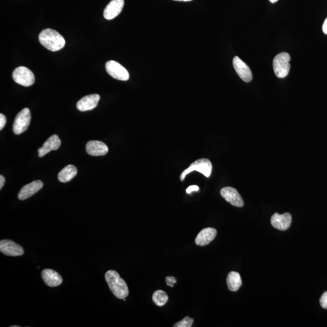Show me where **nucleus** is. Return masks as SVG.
I'll use <instances>...</instances> for the list:
<instances>
[{
  "label": "nucleus",
  "instance_id": "6",
  "mask_svg": "<svg viewBox=\"0 0 327 327\" xmlns=\"http://www.w3.org/2000/svg\"><path fill=\"white\" fill-rule=\"evenodd\" d=\"M12 78L16 83L24 87L32 86L35 82L33 72L24 66L16 68L13 72Z\"/></svg>",
  "mask_w": 327,
  "mask_h": 327
},
{
  "label": "nucleus",
  "instance_id": "9",
  "mask_svg": "<svg viewBox=\"0 0 327 327\" xmlns=\"http://www.w3.org/2000/svg\"><path fill=\"white\" fill-rule=\"evenodd\" d=\"M0 251L9 256H22L24 253L23 247L10 240L4 239L0 241Z\"/></svg>",
  "mask_w": 327,
  "mask_h": 327
},
{
  "label": "nucleus",
  "instance_id": "31",
  "mask_svg": "<svg viewBox=\"0 0 327 327\" xmlns=\"http://www.w3.org/2000/svg\"><path fill=\"white\" fill-rule=\"evenodd\" d=\"M11 327H19V326H11Z\"/></svg>",
  "mask_w": 327,
  "mask_h": 327
},
{
  "label": "nucleus",
  "instance_id": "2",
  "mask_svg": "<svg viewBox=\"0 0 327 327\" xmlns=\"http://www.w3.org/2000/svg\"><path fill=\"white\" fill-rule=\"evenodd\" d=\"M39 41L42 45L52 52L63 49L66 44L63 36L52 29L42 30L39 35Z\"/></svg>",
  "mask_w": 327,
  "mask_h": 327
},
{
  "label": "nucleus",
  "instance_id": "24",
  "mask_svg": "<svg viewBox=\"0 0 327 327\" xmlns=\"http://www.w3.org/2000/svg\"><path fill=\"white\" fill-rule=\"evenodd\" d=\"M166 282L167 286L171 287H174V284L177 283V279L173 276H167L166 278Z\"/></svg>",
  "mask_w": 327,
  "mask_h": 327
},
{
  "label": "nucleus",
  "instance_id": "15",
  "mask_svg": "<svg viewBox=\"0 0 327 327\" xmlns=\"http://www.w3.org/2000/svg\"><path fill=\"white\" fill-rule=\"evenodd\" d=\"M86 152L91 156H104L108 153L109 149L104 142L100 141H90L86 144Z\"/></svg>",
  "mask_w": 327,
  "mask_h": 327
},
{
  "label": "nucleus",
  "instance_id": "25",
  "mask_svg": "<svg viewBox=\"0 0 327 327\" xmlns=\"http://www.w3.org/2000/svg\"><path fill=\"white\" fill-rule=\"evenodd\" d=\"M6 118L3 114H0V130H2L4 128L6 123Z\"/></svg>",
  "mask_w": 327,
  "mask_h": 327
},
{
  "label": "nucleus",
  "instance_id": "22",
  "mask_svg": "<svg viewBox=\"0 0 327 327\" xmlns=\"http://www.w3.org/2000/svg\"><path fill=\"white\" fill-rule=\"evenodd\" d=\"M194 322V320L193 318L186 317L178 322L176 323L173 327H191Z\"/></svg>",
  "mask_w": 327,
  "mask_h": 327
},
{
  "label": "nucleus",
  "instance_id": "1",
  "mask_svg": "<svg viewBox=\"0 0 327 327\" xmlns=\"http://www.w3.org/2000/svg\"><path fill=\"white\" fill-rule=\"evenodd\" d=\"M105 279L109 289L114 296L119 300H124L128 295V289L126 282L120 277L118 272L114 270H109L106 272Z\"/></svg>",
  "mask_w": 327,
  "mask_h": 327
},
{
  "label": "nucleus",
  "instance_id": "20",
  "mask_svg": "<svg viewBox=\"0 0 327 327\" xmlns=\"http://www.w3.org/2000/svg\"><path fill=\"white\" fill-rule=\"evenodd\" d=\"M227 284L228 289L231 292H236L242 285V280L239 273L231 272L228 273L227 278Z\"/></svg>",
  "mask_w": 327,
  "mask_h": 327
},
{
  "label": "nucleus",
  "instance_id": "19",
  "mask_svg": "<svg viewBox=\"0 0 327 327\" xmlns=\"http://www.w3.org/2000/svg\"><path fill=\"white\" fill-rule=\"evenodd\" d=\"M77 174V169L73 165H68L58 173V180L61 183H68Z\"/></svg>",
  "mask_w": 327,
  "mask_h": 327
},
{
  "label": "nucleus",
  "instance_id": "10",
  "mask_svg": "<svg viewBox=\"0 0 327 327\" xmlns=\"http://www.w3.org/2000/svg\"><path fill=\"white\" fill-rule=\"evenodd\" d=\"M233 65L237 75L244 82L249 83L252 80V73L249 67L237 56L233 58Z\"/></svg>",
  "mask_w": 327,
  "mask_h": 327
},
{
  "label": "nucleus",
  "instance_id": "4",
  "mask_svg": "<svg viewBox=\"0 0 327 327\" xmlns=\"http://www.w3.org/2000/svg\"><path fill=\"white\" fill-rule=\"evenodd\" d=\"M194 171L202 173L207 178L210 177L212 171V164L211 161L207 158L200 159L195 161L191 164L188 168L182 172L180 176V180L183 181L186 175Z\"/></svg>",
  "mask_w": 327,
  "mask_h": 327
},
{
  "label": "nucleus",
  "instance_id": "30",
  "mask_svg": "<svg viewBox=\"0 0 327 327\" xmlns=\"http://www.w3.org/2000/svg\"><path fill=\"white\" fill-rule=\"evenodd\" d=\"M269 1L272 2V3H275L278 1V0H269Z\"/></svg>",
  "mask_w": 327,
  "mask_h": 327
},
{
  "label": "nucleus",
  "instance_id": "16",
  "mask_svg": "<svg viewBox=\"0 0 327 327\" xmlns=\"http://www.w3.org/2000/svg\"><path fill=\"white\" fill-rule=\"evenodd\" d=\"M41 277L47 286L50 287L59 286L63 282V278L60 274L52 269L43 270Z\"/></svg>",
  "mask_w": 327,
  "mask_h": 327
},
{
  "label": "nucleus",
  "instance_id": "3",
  "mask_svg": "<svg viewBox=\"0 0 327 327\" xmlns=\"http://www.w3.org/2000/svg\"><path fill=\"white\" fill-rule=\"evenodd\" d=\"M290 60V55L286 52H282L276 56L273 61V67L276 77L284 78L289 75Z\"/></svg>",
  "mask_w": 327,
  "mask_h": 327
},
{
  "label": "nucleus",
  "instance_id": "7",
  "mask_svg": "<svg viewBox=\"0 0 327 327\" xmlns=\"http://www.w3.org/2000/svg\"><path fill=\"white\" fill-rule=\"evenodd\" d=\"M106 71L111 77L120 81H127L130 75L127 69L115 61L110 60L106 64Z\"/></svg>",
  "mask_w": 327,
  "mask_h": 327
},
{
  "label": "nucleus",
  "instance_id": "11",
  "mask_svg": "<svg viewBox=\"0 0 327 327\" xmlns=\"http://www.w3.org/2000/svg\"><path fill=\"white\" fill-rule=\"evenodd\" d=\"M292 217L289 213L282 215L275 213L271 218V223L273 227L279 230L285 231L290 227L292 223Z\"/></svg>",
  "mask_w": 327,
  "mask_h": 327
},
{
  "label": "nucleus",
  "instance_id": "28",
  "mask_svg": "<svg viewBox=\"0 0 327 327\" xmlns=\"http://www.w3.org/2000/svg\"><path fill=\"white\" fill-rule=\"evenodd\" d=\"M323 32L325 33V34L327 35V18H326V20L324 21V23L323 26Z\"/></svg>",
  "mask_w": 327,
  "mask_h": 327
},
{
  "label": "nucleus",
  "instance_id": "26",
  "mask_svg": "<svg viewBox=\"0 0 327 327\" xmlns=\"http://www.w3.org/2000/svg\"><path fill=\"white\" fill-rule=\"evenodd\" d=\"M199 187L197 186H189L186 190V192L188 194H191L193 192H197L199 191Z\"/></svg>",
  "mask_w": 327,
  "mask_h": 327
},
{
  "label": "nucleus",
  "instance_id": "21",
  "mask_svg": "<svg viewBox=\"0 0 327 327\" xmlns=\"http://www.w3.org/2000/svg\"><path fill=\"white\" fill-rule=\"evenodd\" d=\"M152 300L156 306L162 307L164 306L169 300L168 295L163 290H156L153 293Z\"/></svg>",
  "mask_w": 327,
  "mask_h": 327
},
{
  "label": "nucleus",
  "instance_id": "14",
  "mask_svg": "<svg viewBox=\"0 0 327 327\" xmlns=\"http://www.w3.org/2000/svg\"><path fill=\"white\" fill-rule=\"evenodd\" d=\"M124 5V0H112L109 2L104 10L105 18L110 20L116 17L121 12Z\"/></svg>",
  "mask_w": 327,
  "mask_h": 327
},
{
  "label": "nucleus",
  "instance_id": "18",
  "mask_svg": "<svg viewBox=\"0 0 327 327\" xmlns=\"http://www.w3.org/2000/svg\"><path fill=\"white\" fill-rule=\"evenodd\" d=\"M61 144L60 139L57 135L50 136L44 142L43 147L38 149V156L40 157H43L44 156H45L51 151L58 150L59 149Z\"/></svg>",
  "mask_w": 327,
  "mask_h": 327
},
{
  "label": "nucleus",
  "instance_id": "12",
  "mask_svg": "<svg viewBox=\"0 0 327 327\" xmlns=\"http://www.w3.org/2000/svg\"><path fill=\"white\" fill-rule=\"evenodd\" d=\"M43 187V182L40 180L34 181L31 183L27 184L22 187L21 191H19L18 195V199L22 201L28 199L40 191Z\"/></svg>",
  "mask_w": 327,
  "mask_h": 327
},
{
  "label": "nucleus",
  "instance_id": "23",
  "mask_svg": "<svg viewBox=\"0 0 327 327\" xmlns=\"http://www.w3.org/2000/svg\"><path fill=\"white\" fill-rule=\"evenodd\" d=\"M320 304L324 309H327V291L324 292L320 298Z\"/></svg>",
  "mask_w": 327,
  "mask_h": 327
},
{
  "label": "nucleus",
  "instance_id": "27",
  "mask_svg": "<svg viewBox=\"0 0 327 327\" xmlns=\"http://www.w3.org/2000/svg\"><path fill=\"white\" fill-rule=\"evenodd\" d=\"M5 183V179L3 176L0 175V189L2 188Z\"/></svg>",
  "mask_w": 327,
  "mask_h": 327
},
{
  "label": "nucleus",
  "instance_id": "13",
  "mask_svg": "<svg viewBox=\"0 0 327 327\" xmlns=\"http://www.w3.org/2000/svg\"><path fill=\"white\" fill-rule=\"evenodd\" d=\"M100 96L98 94L89 95L78 101L77 108L82 111L91 110L96 108L99 104Z\"/></svg>",
  "mask_w": 327,
  "mask_h": 327
},
{
  "label": "nucleus",
  "instance_id": "17",
  "mask_svg": "<svg viewBox=\"0 0 327 327\" xmlns=\"http://www.w3.org/2000/svg\"><path fill=\"white\" fill-rule=\"evenodd\" d=\"M217 231L214 228H206L201 230L195 239L196 244L200 246L208 245L217 236Z\"/></svg>",
  "mask_w": 327,
  "mask_h": 327
},
{
  "label": "nucleus",
  "instance_id": "5",
  "mask_svg": "<svg viewBox=\"0 0 327 327\" xmlns=\"http://www.w3.org/2000/svg\"><path fill=\"white\" fill-rule=\"evenodd\" d=\"M31 121V114L29 109L25 108L16 116L13 124V132L15 135H20L27 129Z\"/></svg>",
  "mask_w": 327,
  "mask_h": 327
},
{
  "label": "nucleus",
  "instance_id": "8",
  "mask_svg": "<svg viewBox=\"0 0 327 327\" xmlns=\"http://www.w3.org/2000/svg\"><path fill=\"white\" fill-rule=\"evenodd\" d=\"M220 195L223 199L233 206L237 207V208H242L244 205V200L241 196L233 187H224L220 191Z\"/></svg>",
  "mask_w": 327,
  "mask_h": 327
},
{
  "label": "nucleus",
  "instance_id": "29",
  "mask_svg": "<svg viewBox=\"0 0 327 327\" xmlns=\"http://www.w3.org/2000/svg\"><path fill=\"white\" fill-rule=\"evenodd\" d=\"M174 1L187 2V1H192V0H174Z\"/></svg>",
  "mask_w": 327,
  "mask_h": 327
}]
</instances>
